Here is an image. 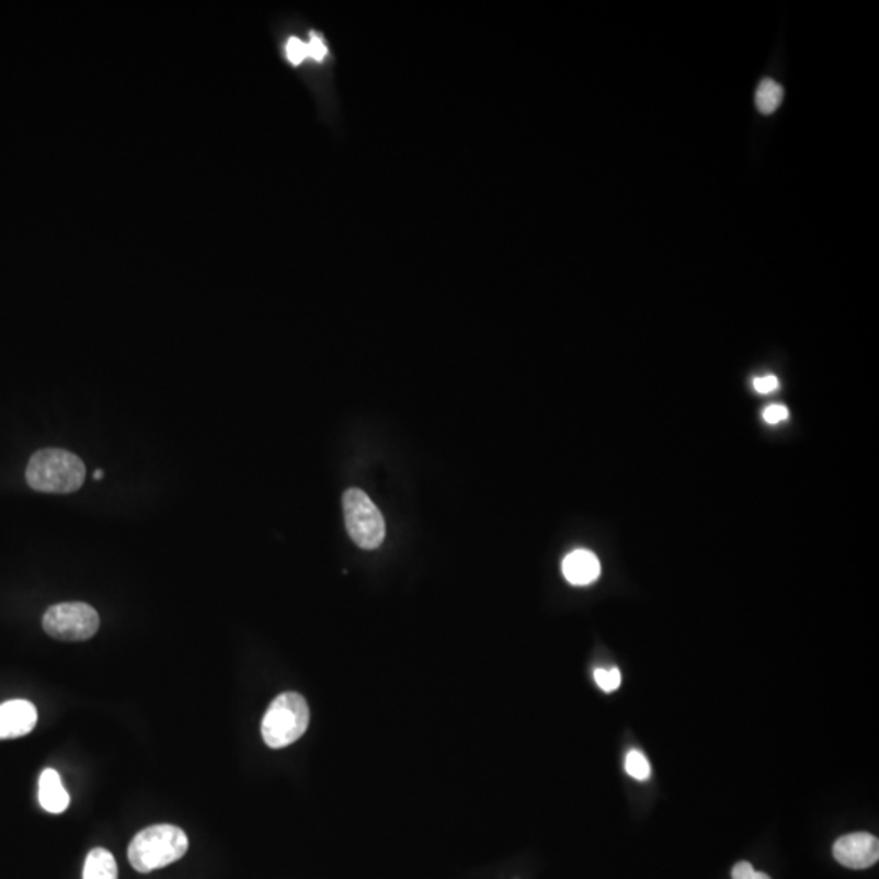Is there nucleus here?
I'll return each instance as SVG.
<instances>
[{
	"instance_id": "obj_12",
	"label": "nucleus",
	"mask_w": 879,
	"mask_h": 879,
	"mask_svg": "<svg viewBox=\"0 0 879 879\" xmlns=\"http://www.w3.org/2000/svg\"><path fill=\"white\" fill-rule=\"evenodd\" d=\"M624 766H626L627 774L636 778V780H649L650 775H652V767H650L649 760H647L640 751H629Z\"/></svg>"
},
{
	"instance_id": "obj_13",
	"label": "nucleus",
	"mask_w": 879,
	"mask_h": 879,
	"mask_svg": "<svg viewBox=\"0 0 879 879\" xmlns=\"http://www.w3.org/2000/svg\"><path fill=\"white\" fill-rule=\"evenodd\" d=\"M595 681L605 693L609 694L620 686L623 677H620V671L617 667H613V670H596Z\"/></svg>"
},
{
	"instance_id": "obj_7",
	"label": "nucleus",
	"mask_w": 879,
	"mask_h": 879,
	"mask_svg": "<svg viewBox=\"0 0 879 879\" xmlns=\"http://www.w3.org/2000/svg\"><path fill=\"white\" fill-rule=\"evenodd\" d=\"M38 710L28 700L15 699L0 706V740H15L35 730Z\"/></svg>"
},
{
	"instance_id": "obj_9",
	"label": "nucleus",
	"mask_w": 879,
	"mask_h": 879,
	"mask_svg": "<svg viewBox=\"0 0 879 879\" xmlns=\"http://www.w3.org/2000/svg\"><path fill=\"white\" fill-rule=\"evenodd\" d=\"M39 804L52 814H60L69 808L70 798L55 769L43 770L39 777Z\"/></svg>"
},
{
	"instance_id": "obj_17",
	"label": "nucleus",
	"mask_w": 879,
	"mask_h": 879,
	"mask_svg": "<svg viewBox=\"0 0 879 879\" xmlns=\"http://www.w3.org/2000/svg\"><path fill=\"white\" fill-rule=\"evenodd\" d=\"M93 478H95V479H96V481H100V479H103V471H102V469H96V471H95V472H93Z\"/></svg>"
},
{
	"instance_id": "obj_14",
	"label": "nucleus",
	"mask_w": 879,
	"mask_h": 879,
	"mask_svg": "<svg viewBox=\"0 0 879 879\" xmlns=\"http://www.w3.org/2000/svg\"><path fill=\"white\" fill-rule=\"evenodd\" d=\"M731 878L733 879H772L769 875L761 874V871L754 870L753 865L747 864V861H740V864L734 865L733 871H731Z\"/></svg>"
},
{
	"instance_id": "obj_4",
	"label": "nucleus",
	"mask_w": 879,
	"mask_h": 879,
	"mask_svg": "<svg viewBox=\"0 0 879 879\" xmlns=\"http://www.w3.org/2000/svg\"><path fill=\"white\" fill-rule=\"evenodd\" d=\"M345 526L352 541L362 549L380 548L385 539L384 515L361 489H349L342 499Z\"/></svg>"
},
{
	"instance_id": "obj_6",
	"label": "nucleus",
	"mask_w": 879,
	"mask_h": 879,
	"mask_svg": "<svg viewBox=\"0 0 879 879\" xmlns=\"http://www.w3.org/2000/svg\"><path fill=\"white\" fill-rule=\"evenodd\" d=\"M834 858L852 870H865L878 864L879 842L868 832L844 835L834 844Z\"/></svg>"
},
{
	"instance_id": "obj_16",
	"label": "nucleus",
	"mask_w": 879,
	"mask_h": 879,
	"mask_svg": "<svg viewBox=\"0 0 879 879\" xmlns=\"http://www.w3.org/2000/svg\"><path fill=\"white\" fill-rule=\"evenodd\" d=\"M754 388H756V391L761 392V395L775 391V389L778 388L777 377H774V375H766V377L756 378V380H754Z\"/></svg>"
},
{
	"instance_id": "obj_11",
	"label": "nucleus",
	"mask_w": 879,
	"mask_h": 879,
	"mask_svg": "<svg viewBox=\"0 0 879 879\" xmlns=\"http://www.w3.org/2000/svg\"><path fill=\"white\" fill-rule=\"evenodd\" d=\"M784 100V89L775 80L764 79L756 90V106L763 114H772Z\"/></svg>"
},
{
	"instance_id": "obj_1",
	"label": "nucleus",
	"mask_w": 879,
	"mask_h": 879,
	"mask_svg": "<svg viewBox=\"0 0 879 879\" xmlns=\"http://www.w3.org/2000/svg\"><path fill=\"white\" fill-rule=\"evenodd\" d=\"M26 482L43 494H72L85 482V465L66 449H39L26 466Z\"/></svg>"
},
{
	"instance_id": "obj_10",
	"label": "nucleus",
	"mask_w": 879,
	"mask_h": 879,
	"mask_svg": "<svg viewBox=\"0 0 879 879\" xmlns=\"http://www.w3.org/2000/svg\"><path fill=\"white\" fill-rule=\"evenodd\" d=\"M83 879H117V864L106 848H93L83 865Z\"/></svg>"
},
{
	"instance_id": "obj_8",
	"label": "nucleus",
	"mask_w": 879,
	"mask_h": 879,
	"mask_svg": "<svg viewBox=\"0 0 879 879\" xmlns=\"http://www.w3.org/2000/svg\"><path fill=\"white\" fill-rule=\"evenodd\" d=\"M562 572L567 582L575 586H585L600 579L602 563H600L598 557L590 550H573L563 559Z\"/></svg>"
},
{
	"instance_id": "obj_3",
	"label": "nucleus",
	"mask_w": 879,
	"mask_h": 879,
	"mask_svg": "<svg viewBox=\"0 0 879 879\" xmlns=\"http://www.w3.org/2000/svg\"><path fill=\"white\" fill-rule=\"evenodd\" d=\"M310 723L307 700L297 693H284L275 697L264 714L261 733L264 743L273 750L290 746L300 740Z\"/></svg>"
},
{
	"instance_id": "obj_15",
	"label": "nucleus",
	"mask_w": 879,
	"mask_h": 879,
	"mask_svg": "<svg viewBox=\"0 0 879 879\" xmlns=\"http://www.w3.org/2000/svg\"><path fill=\"white\" fill-rule=\"evenodd\" d=\"M787 418L788 411L785 406L774 404L764 411V419H766V422H769V424H778V422H784Z\"/></svg>"
},
{
	"instance_id": "obj_2",
	"label": "nucleus",
	"mask_w": 879,
	"mask_h": 879,
	"mask_svg": "<svg viewBox=\"0 0 879 879\" xmlns=\"http://www.w3.org/2000/svg\"><path fill=\"white\" fill-rule=\"evenodd\" d=\"M190 847L183 829L171 824H157L144 829L130 842L127 857L134 870L150 874L180 860Z\"/></svg>"
},
{
	"instance_id": "obj_5",
	"label": "nucleus",
	"mask_w": 879,
	"mask_h": 879,
	"mask_svg": "<svg viewBox=\"0 0 879 879\" xmlns=\"http://www.w3.org/2000/svg\"><path fill=\"white\" fill-rule=\"evenodd\" d=\"M43 629L56 640L83 642L99 632L100 616L85 603H60L46 610Z\"/></svg>"
}]
</instances>
